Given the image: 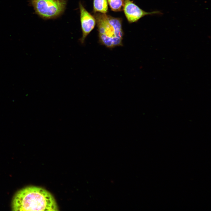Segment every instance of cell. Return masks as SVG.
<instances>
[{"label": "cell", "instance_id": "6", "mask_svg": "<svg viewBox=\"0 0 211 211\" xmlns=\"http://www.w3.org/2000/svg\"><path fill=\"white\" fill-rule=\"evenodd\" d=\"M93 13L98 12L106 13L108 11V3L107 0H93Z\"/></svg>", "mask_w": 211, "mask_h": 211}, {"label": "cell", "instance_id": "1", "mask_svg": "<svg viewBox=\"0 0 211 211\" xmlns=\"http://www.w3.org/2000/svg\"><path fill=\"white\" fill-rule=\"evenodd\" d=\"M13 211L59 210L52 195L41 187L30 186L18 190L13 196L11 204Z\"/></svg>", "mask_w": 211, "mask_h": 211}, {"label": "cell", "instance_id": "2", "mask_svg": "<svg viewBox=\"0 0 211 211\" xmlns=\"http://www.w3.org/2000/svg\"><path fill=\"white\" fill-rule=\"evenodd\" d=\"M93 16L99 43L109 48L122 46L124 33L122 19L98 12L94 13Z\"/></svg>", "mask_w": 211, "mask_h": 211}, {"label": "cell", "instance_id": "3", "mask_svg": "<svg viewBox=\"0 0 211 211\" xmlns=\"http://www.w3.org/2000/svg\"><path fill=\"white\" fill-rule=\"evenodd\" d=\"M35 13L44 19L57 18L64 11L65 0H30Z\"/></svg>", "mask_w": 211, "mask_h": 211}, {"label": "cell", "instance_id": "7", "mask_svg": "<svg viewBox=\"0 0 211 211\" xmlns=\"http://www.w3.org/2000/svg\"><path fill=\"white\" fill-rule=\"evenodd\" d=\"M111 10L115 12L123 10L124 0H107Z\"/></svg>", "mask_w": 211, "mask_h": 211}, {"label": "cell", "instance_id": "4", "mask_svg": "<svg viewBox=\"0 0 211 211\" xmlns=\"http://www.w3.org/2000/svg\"><path fill=\"white\" fill-rule=\"evenodd\" d=\"M123 10L128 21L130 23L136 22L146 15H160L162 14L161 12L158 11L151 12L144 11L130 0H124Z\"/></svg>", "mask_w": 211, "mask_h": 211}, {"label": "cell", "instance_id": "5", "mask_svg": "<svg viewBox=\"0 0 211 211\" xmlns=\"http://www.w3.org/2000/svg\"><path fill=\"white\" fill-rule=\"evenodd\" d=\"M79 5L82 32V37L80 39V42L83 44L86 37L94 29L96 24V21L94 16L86 9L81 2L79 3Z\"/></svg>", "mask_w": 211, "mask_h": 211}]
</instances>
